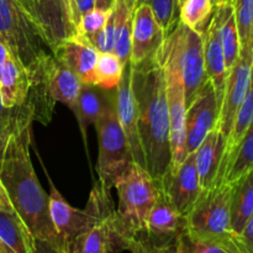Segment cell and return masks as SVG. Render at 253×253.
Segmentation results:
<instances>
[{
	"instance_id": "obj_1",
	"label": "cell",
	"mask_w": 253,
	"mask_h": 253,
	"mask_svg": "<svg viewBox=\"0 0 253 253\" xmlns=\"http://www.w3.org/2000/svg\"><path fill=\"white\" fill-rule=\"evenodd\" d=\"M31 113L25 104L19 106L14 128L0 151V179L11 204L34 235L37 244L49 251L66 253L64 245L52 222L48 194L35 172L30 155L32 141Z\"/></svg>"
},
{
	"instance_id": "obj_2",
	"label": "cell",
	"mask_w": 253,
	"mask_h": 253,
	"mask_svg": "<svg viewBox=\"0 0 253 253\" xmlns=\"http://www.w3.org/2000/svg\"><path fill=\"white\" fill-rule=\"evenodd\" d=\"M131 67L145 168L158 183L170 163L169 111L165 72L157 52Z\"/></svg>"
},
{
	"instance_id": "obj_3",
	"label": "cell",
	"mask_w": 253,
	"mask_h": 253,
	"mask_svg": "<svg viewBox=\"0 0 253 253\" xmlns=\"http://www.w3.org/2000/svg\"><path fill=\"white\" fill-rule=\"evenodd\" d=\"M42 168L44 169L43 165ZM46 174L49 183L48 207L52 222L63 242L64 252L71 253L72 245L77 239L83 236L103 217L116 210L110 194L111 189L98 179V182L94 183L93 189L90 190L85 209H76L67 203L63 195L54 187L48 173L46 172Z\"/></svg>"
},
{
	"instance_id": "obj_4",
	"label": "cell",
	"mask_w": 253,
	"mask_h": 253,
	"mask_svg": "<svg viewBox=\"0 0 253 253\" xmlns=\"http://www.w3.org/2000/svg\"><path fill=\"white\" fill-rule=\"evenodd\" d=\"M163 67L167 90L168 111H169L170 163L178 167L187 158L185 148V91L179 61V27L178 22L167 35L165 42L157 51Z\"/></svg>"
},
{
	"instance_id": "obj_5",
	"label": "cell",
	"mask_w": 253,
	"mask_h": 253,
	"mask_svg": "<svg viewBox=\"0 0 253 253\" xmlns=\"http://www.w3.org/2000/svg\"><path fill=\"white\" fill-rule=\"evenodd\" d=\"M114 188L119 197L118 214L126 229L137 239L157 202L160 187L145 167L132 162L119 177Z\"/></svg>"
},
{
	"instance_id": "obj_6",
	"label": "cell",
	"mask_w": 253,
	"mask_h": 253,
	"mask_svg": "<svg viewBox=\"0 0 253 253\" xmlns=\"http://www.w3.org/2000/svg\"><path fill=\"white\" fill-rule=\"evenodd\" d=\"M94 125L99 138V156L96 166L99 179L111 189L128 166L135 162L127 138L116 115L115 91Z\"/></svg>"
},
{
	"instance_id": "obj_7",
	"label": "cell",
	"mask_w": 253,
	"mask_h": 253,
	"mask_svg": "<svg viewBox=\"0 0 253 253\" xmlns=\"http://www.w3.org/2000/svg\"><path fill=\"white\" fill-rule=\"evenodd\" d=\"M231 195L232 184L225 182L202 190L185 215L187 231L198 236L237 239L231 229Z\"/></svg>"
},
{
	"instance_id": "obj_8",
	"label": "cell",
	"mask_w": 253,
	"mask_h": 253,
	"mask_svg": "<svg viewBox=\"0 0 253 253\" xmlns=\"http://www.w3.org/2000/svg\"><path fill=\"white\" fill-rule=\"evenodd\" d=\"M0 35L27 68L47 52L42 35L15 0H0Z\"/></svg>"
},
{
	"instance_id": "obj_9",
	"label": "cell",
	"mask_w": 253,
	"mask_h": 253,
	"mask_svg": "<svg viewBox=\"0 0 253 253\" xmlns=\"http://www.w3.org/2000/svg\"><path fill=\"white\" fill-rule=\"evenodd\" d=\"M185 230V215L178 211L160 190L137 240L143 252H177L178 240Z\"/></svg>"
},
{
	"instance_id": "obj_10",
	"label": "cell",
	"mask_w": 253,
	"mask_h": 253,
	"mask_svg": "<svg viewBox=\"0 0 253 253\" xmlns=\"http://www.w3.org/2000/svg\"><path fill=\"white\" fill-rule=\"evenodd\" d=\"M124 251L143 252L137 239L124 225L118 210H114L103 217L83 236L77 239L71 247V253H116Z\"/></svg>"
},
{
	"instance_id": "obj_11",
	"label": "cell",
	"mask_w": 253,
	"mask_h": 253,
	"mask_svg": "<svg viewBox=\"0 0 253 253\" xmlns=\"http://www.w3.org/2000/svg\"><path fill=\"white\" fill-rule=\"evenodd\" d=\"M179 27V61L185 91V105H189L208 81L204 59L203 34L185 26L178 20Z\"/></svg>"
},
{
	"instance_id": "obj_12",
	"label": "cell",
	"mask_w": 253,
	"mask_h": 253,
	"mask_svg": "<svg viewBox=\"0 0 253 253\" xmlns=\"http://www.w3.org/2000/svg\"><path fill=\"white\" fill-rule=\"evenodd\" d=\"M253 64L252 44L241 47L240 56L227 74L226 85L219 111L217 127L227 140L240 105L246 95Z\"/></svg>"
},
{
	"instance_id": "obj_13",
	"label": "cell",
	"mask_w": 253,
	"mask_h": 253,
	"mask_svg": "<svg viewBox=\"0 0 253 253\" xmlns=\"http://www.w3.org/2000/svg\"><path fill=\"white\" fill-rule=\"evenodd\" d=\"M168 202L183 215H187L202 193L194 152L187 156L178 167L168 166L157 183Z\"/></svg>"
},
{
	"instance_id": "obj_14",
	"label": "cell",
	"mask_w": 253,
	"mask_h": 253,
	"mask_svg": "<svg viewBox=\"0 0 253 253\" xmlns=\"http://www.w3.org/2000/svg\"><path fill=\"white\" fill-rule=\"evenodd\" d=\"M219 104L211 82L208 79L200 93L187 106L185 114V148L187 153L195 152L208 133L216 127Z\"/></svg>"
},
{
	"instance_id": "obj_15",
	"label": "cell",
	"mask_w": 253,
	"mask_h": 253,
	"mask_svg": "<svg viewBox=\"0 0 253 253\" xmlns=\"http://www.w3.org/2000/svg\"><path fill=\"white\" fill-rule=\"evenodd\" d=\"M167 34L161 26L148 2L138 4L133 12L131 29V64H137L153 56L165 42Z\"/></svg>"
},
{
	"instance_id": "obj_16",
	"label": "cell",
	"mask_w": 253,
	"mask_h": 253,
	"mask_svg": "<svg viewBox=\"0 0 253 253\" xmlns=\"http://www.w3.org/2000/svg\"><path fill=\"white\" fill-rule=\"evenodd\" d=\"M115 110L119 123L127 138L133 161L145 167V157L138 133L137 111L132 91V67L130 62L126 63L123 78L115 88Z\"/></svg>"
},
{
	"instance_id": "obj_17",
	"label": "cell",
	"mask_w": 253,
	"mask_h": 253,
	"mask_svg": "<svg viewBox=\"0 0 253 253\" xmlns=\"http://www.w3.org/2000/svg\"><path fill=\"white\" fill-rule=\"evenodd\" d=\"M52 53L66 64L83 84L94 83V71L100 52L78 35L67 37ZM94 85V84H93Z\"/></svg>"
},
{
	"instance_id": "obj_18",
	"label": "cell",
	"mask_w": 253,
	"mask_h": 253,
	"mask_svg": "<svg viewBox=\"0 0 253 253\" xmlns=\"http://www.w3.org/2000/svg\"><path fill=\"white\" fill-rule=\"evenodd\" d=\"M35 7L42 36L51 52L76 34L64 0H35Z\"/></svg>"
},
{
	"instance_id": "obj_19",
	"label": "cell",
	"mask_w": 253,
	"mask_h": 253,
	"mask_svg": "<svg viewBox=\"0 0 253 253\" xmlns=\"http://www.w3.org/2000/svg\"><path fill=\"white\" fill-rule=\"evenodd\" d=\"M226 138L220 128L214 127L195 150V166L202 190L210 189L219 183L220 168L225 153Z\"/></svg>"
},
{
	"instance_id": "obj_20",
	"label": "cell",
	"mask_w": 253,
	"mask_h": 253,
	"mask_svg": "<svg viewBox=\"0 0 253 253\" xmlns=\"http://www.w3.org/2000/svg\"><path fill=\"white\" fill-rule=\"evenodd\" d=\"M44 53H42L36 62L29 67L30 90L24 104L31 113L34 121H39L43 126H47L51 123L54 104L57 101L49 90L48 79L43 64Z\"/></svg>"
},
{
	"instance_id": "obj_21",
	"label": "cell",
	"mask_w": 253,
	"mask_h": 253,
	"mask_svg": "<svg viewBox=\"0 0 253 253\" xmlns=\"http://www.w3.org/2000/svg\"><path fill=\"white\" fill-rule=\"evenodd\" d=\"M43 64L48 79L49 90L56 101L66 104L72 111H76L77 100L82 88V81L52 52L43 54Z\"/></svg>"
},
{
	"instance_id": "obj_22",
	"label": "cell",
	"mask_w": 253,
	"mask_h": 253,
	"mask_svg": "<svg viewBox=\"0 0 253 253\" xmlns=\"http://www.w3.org/2000/svg\"><path fill=\"white\" fill-rule=\"evenodd\" d=\"M203 40H204L205 71H207L208 79L211 82L220 108L229 71H227L226 63H225L224 52H222L219 34H217L216 22L212 19V16L207 29L203 32Z\"/></svg>"
},
{
	"instance_id": "obj_23",
	"label": "cell",
	"mask_w": 253,
	"mask_h": 253,
	"mask_svg": "<svg viewBox=\"0 0 253 253\" xmlns=\"http://www.w3.org/2000/svg\"><path fill=\"white\" fill-rule=\"evenodd\" d=\"M30 90L29 68L14 53L7 58L0 72V94L6 109L19 108L25 103Z\"/></svg>"
},
{
	"instance_id": "obj_24",
	"label": "cell",
	"mask_w": 253,
	"mask_h": 253,
	"mask_svg": "<svg viewBox=\"0 0 253 253\" xmlns=\"http://www.w3.org/2000/svg\"><path fill=\"white\" fill-rule=\"evenodd\" d=\"M0 241L10 253H36L40 250L34 235L15 209H0Z\"/></svg>"
},
{
	"instance_id": "obj_25",
	"label": "cell",
	"mask_w": 253,
	"mask_h": 253,
	"mask_svg": "<svg viewBox=\"0 0 253 253\" xmlns=\"http://www.w3.org/2000/svg\"><path fill=\"white\" fill-rule=\"evenodd\" d=\"M214 14L211 15L217 26L220 43L224 52L225 63L227 71H230L235 62L237 61L241 51L239 30H237L236 19H235L234 4L232 0H221L214 7Z\"/></svg>"
},
{
	"instance_id": "obj_26",
	"label": "cell",
	"mask_w": 253,
	"mask_h": 253,
	"mask_svg": "<svg viewBox=\"0 0 253 253\" xmlns=\"http://www.w3.org/2000/svg\"><path fill=\"white\" fill-rule=\"evenodd\" d=\"M113 90H105V89L93 85V84H82L74 115L78 121L85 147L88 126L91 124H95L96 120L100 118L104 109L106 108L111 96H113Z\"/></svg>"
},
{
	"instance_id": "obj_27",
	"label": "cell",
	"mask_w": 253,
	"mask_h": 253,
	"mask_svg": "<svg viewBox=\"0 0 253 253\" xmlns=\"http://www.w3.org/2000/svg\"><path fill=\"white\" fill-rule=\"evenodd\" d=\"M252 121H253V64H252L251 77H250V83H249V88H247V91H246V95H245L244 100H242L241 105H240L239 111H237L236 114V118H235L232 130L226 140L224 158H222L221 168H220L219 183H222V178H224L227 167H229L230 162H231L232 156H234L240 141L242 140V137H244V135L246 133L247 128L250 127Z\"/></svg>"
},
{
	"instance_id": "obj_28",
	"label": "cell",
	"mask_w": 253,
	"mask_h": 253,
	"mask_svg": "<svg viewBox=\"0 0 253 253\" xmlns=\"http://www.w3.org/2000/svg\"><path fill=\"white\" fill-rule=\"evenodd\" d=\"M231 184V229L239 236L253 215V167Z\"/></svg>"
},
{
	"instance_id": "obj_29",
	"label": "cell",
	"mask_w": 253,
	"mask_h": 253,
	"mask_svg": "<svg viewBox=\"0 0 253 253\" xmlns=\"http://www.w3.org/2000/svg\"><path fill=\"white\" fill-rule=\"evenodd\" d=\"M136 6L137 0H115L111 11L115 26V46L113 52L125 64L130 59L131 29Z\"/></svg>"
},
{
	"instance_id": "obj_30",
	"label": "cell",
	"mask_w": 253,
	"mask_h": 253,
	"mask_svg": "<svg viewBox=\"0 0 253 253\" xmlns=\"http://www.w3.org/2000/svg\"><path fill=\"white\" fill-rule=\"evenodd\" d=\"M177 253H242L239 240L205 237L193 235L185 230L180 235Z\"/></svg>"
},
{
	"instance_id": "obj_31",
	"label": "cell",
	"mask_w": 253,
	"mask_h": 253,
	"mask_svg": "<svg viewBox=\"0 0 253 253\" xmlns=\"http://www.w3.org/2000/svg\"><path fill=\"white\" fill-rule=\"evenodd\" d=\"M126 64L114 52L99 54L94 71V85L105 90H113L120 83Z\"/></svg>"
},
{
	"instance_id": "obj_32",
	"label": "cell",
	"mask_w": 253,
	"mask_h": 253,
	"mask_svg": "<svg viewBox=\"0 0 253 253\" xmlns=\"http://www.w3.org/2000/svg\"><path fill=\"white\" fill-rule=\"evenodd\" d=\"M253 167V121L240 141L222 182L234 183Z\"/></svg>"
},
{
	"instance_id": "obj_33",
	"label": "cell",
	"mask_w": 253,
	"mask_h": 253,
	"mask_svg": "<svg viewBox=\"0 0 253 253\" xmlns=\"http://www.w3.org/2000/svg\"><path fill=\"white\" fill-rule=\"evenodd\" d=\"M214 7L211 0H184L179 6V21L203 34L211 19Z\"/></svg>"
},
{
	"instance_id": "obj_34",
	"label": "cell",
	"mask_w": 253,
	"mask_h": 253,
	"mask_svg": "<svg viewBox=\"0 0 253 253\" xmlns=\"http://www.w3.org/2000/svg\"><path fill=\"white\" fill-rule=\"evenodd\" d=\"M241 47L251 44L253 25V0H232Z\"/></svg>"
},
{
	"instance_id": "obj_35",
	"label": "cell",
	"mask_w": 253,
	"mask_h": 253,
	"mask_svg": "<svg viewBox=\"0 0 253 253\" xmlns=\"http://www.w3.org/2000/svg\"><path fill=\"white\" fill-rule=\"evenodd\" d=\"M111 10H103L99 7H93L81 16L78 25H77L76 34L78 36L86 39L90 35L95 34L100 29L105 26L110 17Z\"/></svg>"
},
{
	"instance_id": "obj_36",
	"label": "cell",
	"mask_w": 253,
	"mask_h": 253,
	"mask_svg": "<svg viewBox=\"0 0 253 253\" xmlns=\"http://www.w3.org/2000/svg\"><path fill=\"white\" fill-rule=\"evenodd\" d=\"M156 17L166 34H169L179 20V7L177 0H148Z\"/></svg>"
},
{
	"instance_id": "obj_37",
	"label": "cell",
	"mask_w": 253,
	"mask_h": 253,
	"mask_svg": "<svg viewBox=\"0 0 253 253\" xmlns=\"http://www.w3.org/2000/svg\"><path fill=\"white\" fill-rule=\"evenodd\" d=\"M84 40L89 42L93 47H95L100 53L113 52L114 46H115V26H114L113 12L110 14V17H109L108 22H106L103 29H100L95 34L90 35V36Z\"/></svg>"
},
{
	"instance_id": "obj_38",
	"label": "cell",
	"mask_w": 253,
	"mask_h": 253,
	"mask_svg": "<svg viewBox=\"0 0 253 253\" xmlns=\"http://www.w3.org/2000/svg\"><path fill=\"white\" fill-rule=\"evenodd\" d=\"M237 240L242 253H253V215L246 221Z\"/></svg>"
},
{
	"instance_id": "obj_39",
	"label": "cell",
	"mask_w": 253,
	"mask_h": 253,
	"mask_svg": "<svg viewBox=\"0 0 253 253\" xmlns=\"http://www.w3.org/2000/svg\"><path fill=\"white\" fill-rule=\"evenodd\" d=\"M16 4L19 5L20 9L24 11V14L29 17L30 21L35 25L37 30L40 31V34L42 35L41 29H40V24H39V17H37V12H36V7H35V0H15ZM43 37V36H42Z\"/></svg>"
},
{
	"instance_id": "obj_40",
	"label": "cell",
	"mask_w": 253,
	"mask_h": 253,
	"mask_svg": "<svg viewBox=\"0 0 253 253\" xmlns=\"http://www.w3.org/2000/svg\"><path fill=\"white\" fill-rule=\"evenodd\" d=\"M95 7V0H76V14L77 20H81V16L86 11ZM77 30V29H76Z\"/></svg>"
},
{
	"instance_id": "obj_41",
	"label": "cell",
	"mask_w": 253,
	"mask_h": 253,
	"mask_svg": "<svg viewBox=\"0 0 253 253\" xmlns=\"http://www.w3.org/2000/svg\"><path fill=\"white\" fill-rule=\"evenodd\" d=\"M12 53H14V52H12L11 48H10L7 41L1 36V35H0V72H1L5 62L7 61V58H9Z\"/></svg>"
},
{
	"instance_id": "obj_42",
	"label": "cell",
	"mask_w": 253,
	"mask_h": 253,
	"mask_svg": "<svg viewBox=\"0 0 253 253\" xmlns=\"http://www.w3.org/2000/svg\"><path fill=\"white\" fill-rule=\"evenodd\" d=\"M0 209H14L10 200L9 195H7L6 189H5L4 184H2L1 179H0Z\"/></svg>"
},
{
	"instance_id": "obj_43",
	"label": "cell",
	"mask_w": 253,
	"mask_h": 253,
	"mask_svg": "<svg viewBox=\"0 0 253 253\" xmlns=\"http://www.w3.org/2000/svg\"><path fill=\"white\" fill-rule=\"evenodd\" d=\"M64 4H66L67 10H68V14H69V17H71L72 24H73L74 29H77L78 20H77V14H76V0H64Z\"/></svg>"
},
{
	"instance_id": "obj_44",
	"label": "cell",
	"mask_w": 253,
	"mask_h": 253,
	"mask_svg": "<svg viewBox=\"0 0 253 253\" xmlns=\"http://www.w3.org/2000/svg\"><path fill=\"white\" fill-rule=\"evenodd\" d=\"M115 0H95V7L103 10H113Z\"/></svg>"
},
{
	"instance_id": "obj_45",
	"label": "cell",
	"mask_w": 253,
	"mask_h": 253,
	"mask_svg": "<svg viewBox=\"0 0 253 253\" xmlns=\"http://www.w3.org/2000/svg\"><path fill=\"white\" fill-rule=\"evenodd\" d=\"M11 110H12V109H6L4 105H2L1 94H0V118H1V116H4V115H7V114H9Z\"/></svg>"
},
{
	"instance_id": "obj_46",
	"label": "cell",
	"mask_w": 253,
	"mask_h": 253,
	"mask_svg": "<svg viewBox=\"0 0 253 253\" xmlns=\"http://www.w3.org/2000/svg\"><path fill=\"white\" fill-rule=\"evenodd\" d=\"M0 253H10L9 249H7V247L5 246L1 241H0Z\"/></svg>"
},
{
	"instance_id": "obj_47",
	"label": "cell",
	"mask_w": 253,
	"mask_h": 253,
	"mask_svg": "<svg viewBox=\"0 0 253 253\" xmlns=\"http://www.w3.org/2000/svg\"><path fill=\"white\" fill-rule=\"evenodd\" d=\"M251 44H252V51H253V25H252V32H251Z\"/></svg>"
},
{
	"instance_id": "obj_48",
	"label": "cell",
	"mask_w": 253,
	"mask_h": 253,
	"mask_svg": "<svg viewBox=\"0 0 253 253\" xmlns=\"http://www.w3.org/2000/svg\"><path fill=\"white\" fill-rule=\"evenodd\" d=\"M143 2H148V0H137V5L138 4H143Z\"/></svg>"
},
{
	"instance_id": "obj_49",
	"label": "cell",
	"mask_w": 253,
	"mask_h": 253,
	"mask_svg": "<svg viewBox=\"0 0 253 253\" xmlns=\"http://www.w3.org/2000/svg\"><path fill=\"white\" fill-rule=\"evenodd\" d=\"M211 1H212V4H214V6H215V5L219 4V2L221 1V0H211Z\"/></svg>"
},
{
	"instance_id": "obj_50",
	"label": "cell",
	"mask_w": 253,
	"mask_h": 253,
	"mask_svg": "<svg viewBox=\"0 0 253 253\" xmlns=\"http://www.w3.org/2000/svg\"><path fill=\"white\" fill-rule=\"evenodd\" d=\"M184 1V0H177V2H178V7L180 6V5H182V2Z\"/></svg>"
}]
</instances>
